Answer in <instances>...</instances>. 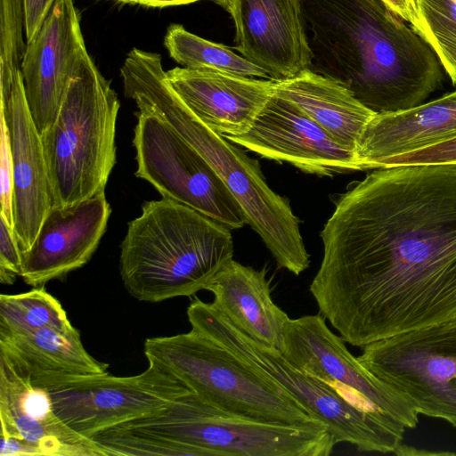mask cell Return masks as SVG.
<instances>
[{
  "instance_id": "obj_1",
  "label": "cell",
  "mask_w": 456,
  "mask_h": 456,
  "mask_svg": "<svg viewBox=\"0 0 456 456\" xmlns=\"http://www.w3.org/2000/svg\"><path fill=\"white\" fill-rule=\"evenodd\" d=\"M309 290L363 347L456 321V164L378 168L337 200Z\"/></svg>"
},
{
  "instance_id": "obj_2",
  "label": "cell",
  "mask_w": 456,
  "mask_h": 456,
  "mask_svg": "<svg viewBox=\"0 0 456 456\" xmlns=\"http://www.w3.org/2000/svg\"><path fill=\"white\" fill-rule=\"evenodd\" d=\"M308 69L377 114L420 105L444 80L433 48L380 0H300Z\"/></svg>"
},
{
  "instance_id": "obj_3",
  "label": "cell",
  "mask_w": 456,
  "mask_h": 456,
  "mask_svg": "<svg viewBox=\"0 0 456 456\" xmlns=\"http://www.w3.org/2000/svg\"><path fill=\"white\" fill-rule=\"evenodd\" d=\"M125 95L138 110L163 119L211 166L240 204L278 268L299 275L310 265L299 221L283 197L267 184L257 161L201 121L169 85L161 56L131 50L120 69Z\"/></svg>"
},
{
  "instance_id": "obj_4",
  "label": "cell",
  "mask_w": 456,
  "mask_h": 456,
  "mask_svg": "<svg viewBox=\"0 0 456 456\" xmlns=\"http://www.w3.org/2000/svg\"><path fill=\"white\" fill-rule=\"evenodd\" d=\"M110 456H328L336 445L324 428L239 417L191 393L164 410L98 434Z\"/></svg>"
},
{
  "instance_id": "obj_5",
  "label": "cell",
  "mask_w": 456,
  "mask_h": 456,
  "mask_svg": "<svg viewBox=\"0 0 456 456\" xmlns=\"http://www.w3.org/2000/svg\"><path fill=\"white\" fill-rule=\"evenodd\" d=\"M231 229L175 200L146 201L120 245L119 272L134 298L191 296L233 256Z\"/></svg>"
},
{
  "instance_id": "obj_6",
  "label": "cell",
  "mask_w": 456,
  "mask_h": 456,
  "mask_svg": "<svg viewBox=\"0 0 456 456\" xmlns=\"http://www.w3.org/2000/svg\"><path fill=\"white\" fill-rule=\"evenodd\" d=\"M118 95L87 53L67 88L53 124L41 134L53 207L105 191L116 164Z\"/></svg>"
},
{
  "instance_id": "obj_7",
  "label": "cell",
  "mask_w": 456,
  "mask_h": 456,
  "mask_svg": "<svg viewBox=\"0 0 456 456\" xmlns=\"http://www.w3.org/2000/svg\"><path fill=\"white\" fill-rule=\"evenodd\" d=\"M143 352L216 409L265 423L326 428L274 382L193 330L147 338Z\"/></svg>"
},
{
  "instance_id": "obj_8",
  "label": "cell",
  "mask_w": 456,
  "mask_h": 456,
  "mask_svg": "<svg viewBox=\"0 0 456 456\" xmlns=\"http://www.w3.org/2000/svg\"><path fill=\"white\" fill-rule=\"evenodd\" d=\"M191 330L224 346L245 364L274 382L323 424L335 444L348 443L360 452L395 453L404 432L353 406L325 382L294 366L282 353L237 329L212 303L199 298L187 308Z\"/></svg>"
},
{
  "instance_id": "obj_9",
  "label": "cell",
  "mask_w": 456,
  "mask_h": 456,
  "mask_svg": "<svg viewBox=\"0 0 456 456\" xmlns=\"http://www.w3.org/2000/svg\"><path fill=\"white\" fill-rule=\"evenodd\" d=\"M361 363L419 413L456 427V321L368 344Z\"/></svg>"
},
{
  "instance_id": "obj_10",
  "label": "cell",
  "mask_w": 456,
  "mask_h": 456,
  "mask_svg": "<svg viewBox=\"0 0 456 456\" xmlns=\"http://www.w3.org/2000/svg\"><path fill=\"white\" fill-rule=\"evenodd\" d=\"M142 373L109 372L31 381L49 394L57 416L77 433L92 438L120 424L153 415L192 393L153 362Z\"/></svg>"
},
{
  "instance_id": "obj_11",
  "label": "cell",
  "mask_w": 456,
  "mask_h": 456,
  "mask_svg": "<svg viewBox=\"0 0 456 456\" xmlns=\"http://www.w3.org/2000/svg\"><path fill=\"white\" fill-rule=\"evenodd\" d=\"M281 352L298 370L325 382L379 421L402 432L416 427L419 413L348 351L322 314L289 319Z\"/></svg>"
},
{
  "instance_id": "obj_12",
  "label": "cell",
  "mask_w": 456,
  "mask_h": 456,
  "mask_svg": "<svg viewBox=\"0 0 456 456\" xmlns=\"http://www.w3.org/2000/svg\"><path fill=\"white\" fill-rule=\"evenodd\" d=\"M135 175L162 198L186 205L229 229L247 224L240 204L209 163L156 114L137 113Z\"/></svg>"
},
{
  "instance_id": "obj_13",
  "label": "cell",
  "mask_w": 456,
  "mask_h": 456,
  "mask_svg": "<svg viewBox=\"0 0 456 456\" xmlns=\"http://www.w3.org/2000/svg\"><path fill=\"white\" fill-rule=\"evenodd\" d=\"M224 137L263 158L289 163L308 174L331 176L361 170L354 151L274 91L248 132Z\"/></svg>"
},
{
  "instance_id": "obj_14",
  "label": "cell",
  "mask_w": 456,
  "mask_h": 456,
  "mask_svg": "<svg viewBox=\"0 0 456 456\" xmlns=\"http://www.w3.org/2000/svg\"><path fill=\"white\" fill-rule=\"evenodd\" d=\"M26 44L20 73L28 107L41 134L55 121L70 80L88 53L74 0H56Z\"/></svg>"
},
{
  "instance_id": "obj_15",
  "label": "cell",
  "mask_w": 456,
  "mask_h": 456,
  "mask_svg": "<svg viewBox=\"0 0 456 456\" xmlns=\"http://www.w3.org/2000/svg\"><path fill=\"white\" fill-rule=\"evenodd\" d=\"M111 213L105 192L66 207H52L27 251L21 253L20 277L43 287L85 265L106 231Z\"/></svg>"
},
{
  "instance_id": "obj_16",
  "label": "cell",
  "mask_w": 456,
  "mask_h": 456,
  "mask_svg": "<svg viewBox=\"0 0 456 456\" xmlns=\"http://www.w3.org/2000/svg\"><path fill=\"white\" fill-rule=\"evenodd\" d=\"M235 49L271 80L308 69L312 60L300 0H237Z\"/></svg>"
},
{
  "instance_id": "obj_17",
  "label": "cell",
  "mask_w": 456,
  "mask_h": 456,
  "mask_svg": "<svg viewBox=\"0 0 456 456\" xmlns=\"http://www.w3.org/2000/svg\"><path fill=\"white\" fill-rule=\"evenodd\" d=\"M12 156L13 232L21 253L32 246L53 207L41 135L30 115L20 71L10 95L0 100Z\"/></svg>"
},
{
  "instance_id": "obj_18",
  "label": "cell",
  "mask_w": 456,
  "mask_h": 456,
  "mask_svg": "<svg viewBox=\"0 0 456 456\" xmlns=\"http://www.w3.org/2000/svg\"><path fill=\"white\" fill-rule=\"evenodd\" d=\"M167 79L185 105L223 136L249 130L274 89V80L175 67Z\"/></svg>"
},
{
  "instance_id": "obj_19",
  "label": "cell",
  "mask_w": 456,
  "mask_h": 456,
  "mask_svg": "<svg viewBox=\"0 0 456 456\" xmlns=\"http://www.w3.org/2000/svg\"><path fill=\"white\" fill-rule=\"evenodd\" d=\"M1 435L27 444L35 456H108L92 438L66 425L48 392L0 363Z\"/></svg>"
},
{
  "instance_id": "obj_20",
  "label": "cell",
  "mask_w": 456,
  "mask_h": 456,
  "mask_svg": "<svg viewBox=\"0 0 456 456\" xmlns=\"http://www.w3.org/2000/svg\"><path fill=\"white\" fill-rule=\"evenodd\" d=\"M456 138V90L414 108L376 114L367 124L355 157L361 170L383 159Z\"/></svg>"
},
{
  "instance_id": "obj_21",
  "label": "cell",
  "mask_w": 456,
  "mask_h": 456,
  "mask_svg": "<svg viewBox=\"0 0 456 456\" xmlns=\"http://www.w3.org/2000/svg\"><path fill=\"white\" fill-rule=\"evenodd\" d=\"M267 272L244 265L233 258L207 283L212 304L240 331L278 350L284 343L288 314L273 300Z\"/></svg>"
},
{
  "instance_id": "obj_22",
  "label": "cell",
  "mask_w": 456,
  "mask_h": 456,
  "mask_svg": "<svg viewBox=\"0 0 456 456\" xmlns=\"http://www.w3.org/2000/svg\"><path fill=\"white\" fill-rule=\"evenodd\" d=\"M0 363L31 381L102 374L109 367L86 351L74 326L0 333Z\"/></svg>"
},
{
  "instance_id": "obj_23",
  "label": "cell",
  "mask_w": 456,
  "mask_h": 456,
  "mask_svg": "<svg viewBox=\"0 0 456 456\" xmlns=\"http://www.w3.org/2000/svg\"><path fill=\"white\" fill-rule=\"evenodd\" d=\"M273 91L297 105L338 143L354 152L367 124L377 114L344 86L310 69L275 81Z\"/></svg>"
},
{
  "instance_id": "obj_24",
  "label": "cell",
  "mask_w": 456,
  "mask_h": 456,
  "mask_svg": "<svg viewBox=\"0 0 456 456\" xmlns=\"http://www.w3.org/2000/svg\"><path fill=\"white\" fill-rule=\"evenodd\" d=\"M164 45L169 56L184 68L270 79L268 73L229 47L204 39L180 24L168 27Z\"/></svg>"
},
{
  "instance_id": "obj_25",
  "label": "cell",
  "mask_w": 456,
  "mask_h": 456,
  "mask_svg": "<svg viewBox=\"0 0 456 456\" xmlns=\"http://www.w3.org/2000/svg\"><path fill=\"white\" fill-rule=\"evenodd\" d=\"M71 327L73 325L60 301L44 286L24 293L0 296V333Z\"/></svg>"
},
{
  "instance_id": "obj_26",
  "label": "cell",
  "mask_w": 456,
  "mask_h": 456,
  "mask_svg": "<svg viewBox=\"0 0 456 456\" xmlns=\"http://www.w3.org/2000/svg\"><path fill=\"white\" fill-rule=\"evenodd\" d=\"M25 0H0V100L10 95L26 45Z\"/></svg>"
},
{
  "instance_id": "obj_27",
  "label": "cell",
  "mask_w": 456,
  "mask_h": 456,
  "mask_svg": "<svg viewBox=\"0 0 456 456\" xmlns=\"http://www.w3.org/2000/svg\"><path fill=\"white\" fill-rule=\"evenodd\" d=\"M428 43L456 86V0H416Z\"/></svg>"
},
{
  "instance_id": "obj_28",
  "label": "cell",
  "mask_w": 456,
  "mask_h": 456,
  "mask_svg": "<svg viewBox=\"0 0 456 456\" xmlns=\"http://www.w3.org/2000/svg\"><path fill=\"white\" fill-rule=\"evenodd\" d=\"M424 164H456V138L414 152L383 159L377 164L375 169Z\"/></svg>"
},
{
  "instance_id": "obj_29",
  "label": "cell",
  "mask_w": 456,
  "mask_h": 456,
  "mask_svg": "<svg viewBox=\"0 0 456 456\" xmlns=\"http://www.w3.org/2000/svg\"><path fill=\"white\" fill-rule=\"evenodd\" d=\"M21 273V252L13 229L0 216V282L12 285Z\"/></svg>"
},
{
  "instance_id": "obj_30",
  "label": "cell",
  "mask_w": 456,
  "mask_h": 456,
  "mask_svg": "<svg viewBox=\"0 0 456 456\" xmlns=\"http://www.w3.org/2000/svg\"><path fill=\"white\" fill-rule=\"evenodd\" d=\"M1 116V215L13 229L12 217V156L5 118Z\"/></svg>"
},
{
  "instance_id": "obj_31",
  "label": "cell",
  "mask_w": 456,
  "mask_h": 456,
  "mask_svg": "<svg viewBox=\"0 0 456 456\" xmlns=\"http://www.w3.org/2000/svg\"><path fill=\"white\" fill-rule=\"evenodd\" d=\"M56 0H25V37L30 42L40 29Z\"/></svg>"
},
{
  "instance_id": "obj_32",
  "label": "cell",
  "mask_w": 456,
  "mask_h": 456,
  "mask_svg": "<svg viewBox=\"0 0 456 456\" xmlns=\"http://www.w3.org/2000/svg\"><path fill=\"white\" fill-rule=\"evenodd\" d=\"M408 22L428 42V34L420 19L416 0H380Z\"/></svg>"
},
{
  "instance_id": "obj_33",
  "label": "cell",
  "mask_w": 456,
  "mask_h": 456,
  "mask_svg": "<svg viewBox=\"0 0 456 456\" xmlns=\"http://www.w3.org/2000/svg\"><path fill=\"white\" fill-rule=\"evenodd\" d=\"M122 4H140L152 8H164L169 6L187 4L200 0H111Z\"/></svg>"
},
{
  "instance_id": "obj_34",
  "label": "cell",
  "mask_w": 456,
  "mask_h": 456,
  "mask_svg": "<svg viewBox=\"0 0 456 456\" xmlns=\"http://www.w3.org/2000/svg\"><path fill=\"white\" fill-rule=\"evenodd\" d=\"M213 1H215L221 7H223L224 10H226L232 15V17L233 16L237 0H213Z\"/></svg>"
}]
</instances>
